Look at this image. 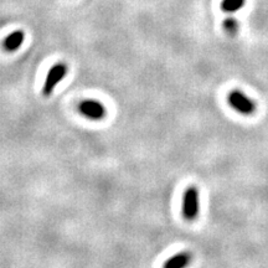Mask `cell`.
Instances as JSON below:
<instances>
[{
	"label": "cell",
	"instance_id": "obj_1",
	"mask_svg": "<svg viewBox=\"0 0 268 268\" xmlns=\"http://www.w3.org/2000/svg\"><path fill=\"white\" fill-rule=\"evenodd\" d=\"M200 213V193L196 186H189L183 200V216L186 221H195Z\"/></svg>",
	"mask_w": 268,
	"mask_h": 268
},
{
	"label": "cell",
	"instance_id": "obj_2",
	"mask_svg": "<svg viewBox=\"0 0 268 268\" xmlns=\"http://www.w3.org/2000/svg\"><path fill=\"white\" fill-rule=\"evenodd\" d=\"M228 103L235 111L244 115H251L256 112V103L240 90H235L228 95Z\"/></svg>",
	"mask_w": 268,
	"mask_h": 268
},
{
	"label": "cell",
	"instance_id": "obj_3",
	"mask_svg": "<svg viewBox=\"0 0 268 268\" xmlns=\"http://www.w3.org/2000/svg\"><path fill=\"white\" fill-rule=\"evenodd\" d=\"M67 71H69V67H67V65L64 64V62L56 64L55 66H52L51 69H50V71L47 72L46 80H45L44 88H42L44 96L49 97V96L52 95L55 87L64 80L65 76L67 75Z\"/></svg>",
	"mask_w": 268,
	"mask_h": 268
},
{
	"label": "cell",
	"instance_id": "obj_4",
	"mask_svg": "<svg viewBox=\"0 0 268 268\" xmlns=\"http://www.w3.org/2000/svg\"><path fill=\"white\" fill-rule=\"evenodd\" d=\"M81 114L91 121H102L107 115V109L103 103L96 100H84L78 106Z\"/></svg>",
	"mask_w": 268,
	"mask_h": 268
},
{
	"label": "cell",
	"instance_id": "obj_5",
	"mask_svg": "<svg viewBox=\"0 0 268 268\" xmlns=\"http://www.w3.org/2000/svg\"><path fill=\"white\" fill-rule=\"evenodd\" d=\"M193 261V255L190 252H180L174 255L165 262L163 268H186Z\"/></svg>",
	"mask_w": 268,
	"mask_h": 268
},
{
	"label": "cell",
	"instance_id": "obj_6",
	"mask_svg": "<svg viewBox=\"0 0 268 268\" xmlns=\"http://www.w3.org/2000/svg\"><path fill=\"white\" fill-rule=\"evenodd\" d=\"M24 39H25L24 31L16 30V31H14V33H11L10 35L7 36V39L4 40V44H3V46H4V49L7 50V51L14 52L21 46L22 42H24Z\"/></svg>",
	"mask_w": 268,
	"mask_h": 268
},
{
	"label": "cell",
	"instance_id": "obj_7",
	"mask_svg": "<svg viewBox=\"0 0 268 268\" xmlns=\"http://www.w3.org/2000/svg\"><path fill=\"white\" fill-rule=\"evenodd\" d=\"M245 5V0H224L221 4L225 13H236Z\"/></svg>",
	"mask_w": 268,
	"mask_h": 268
},
{
	"label": "cell",
	"instance_id": "obj_8",
	"mask_svg": "<svg viewBox=\"0 0 268 268\" xmlns=\"http://www.w3.org/2000/svg\"><path fill=\"white\" fill-rule=\"evenodd\" d=\"M239 27H240V24L235 18L225 19L224 29L228 34V35H231V36L236 35V34L239 33Z\"/></svg>",
	"mask_w": 268,
	"mask_h": 268
}]
</instances>
